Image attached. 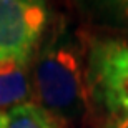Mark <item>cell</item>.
Segmentation results:
<instances>
[{
	"label": "cell",
	"instance_id": "1",
	"mask_svg": "<svg viewBox=\"0 0 128 128\" xmlns=\"http://www.w3.org/2000/svg\"><path fill=\"white\" fill-rule=\"evenodd\" d=\"M33 96L60 126H78L92 116L86 88V38L55 18L32 65Z\"/></svg>",
	"mask_w": 128,
	"mask_h": 128
},
{
	"label": "cell",
	"instance_id": "7",
	"mask_svg": "<svg viewBox=\"0 0 128 128\" xmlns=\"http://www.w3.org/2000/svg\"><path fill=\"white\" fill-rule=\"evenodd\" d=\"M95 128H128V116L102 120V122H98Z\"/></svg>",
	"mask_w": 128,
	"mask_h": 128
},
{
	"label": "cell",
	"instance_id": "2",
	"mask_svg": "<svg viewBox=\"0 0 128 128\" xmlns=\"http://www.w3.org/2000/svg\"><path fill=\"white\" fill-rule=\"evenodd\" d=\"M86 88L96 122L128 116V38H86Z\"/></svg>",
	"mask_w": 128,
	"mask_h": 128
},
{
	"label": "cell",
	"instance_id": "3",
	"mask_svg": "<svg viewBox=\"0 0 128 128\" xmlns=\"http://www.w3.org/2000/svg\"><path fill=\"white\" fill-rule=\"evenodd\" d=\"M52 10L38 0H0V62L7 58H35Z\"/></svg>",
	"mask_w": 128,
	"mask_h": 128
},
{
	"label": "cell",
	"instance_id": "8",
	"mask_svg": "<svg viewBox=\"0 0 128 128\" xmlns=\"http://www.w3.org/2000/svg\"><path fill=\"white\" fill-rule=\"evenodd\" d=\"M2 118H4V113L0 112V128H2Z\"/></svg>",
	"mask_w": 128,
	"mask_h": 128
},
{
	"label": "cell",
	"instance_id": "5",
	"mask_svg": "<svg viewBox=\"0 0 128 128\" xmlns=\"http://www.w3.org/2000/svg\"><path fill=\"white\" fill-rule=\"evenodd\" d=\"M2 128H62L50 113L35 102L18 105L4 113Z\"/></svg>",
	"mask_w": 128,
	"mask_h": 128
},
{
	"label": "cell",
	"instance_id": "4",
	"mask_svg": "<svg viewBox=\"0 0 128 128\" xmlns=\"http://www.w3.org/2000/svg\"><path fill=\"white\" fill-rule=\"evenodd\" d=\"M33 58H7L0 62V112L28 103L33 96Z\"/></svg>",
	"mask_w": 128,
	"mask_h": 128
},
{
	"label": "cell",
	"instance_id": "6",
	"mask_svg": "<svg viewBox=\"0 0 128 128\" xmlns=\"http://www.w3.org/2000/svg\"><path fill=\"white\" fill-rule=\"evenodd\" d=\"M83 8L92 22L128 32V2H90Z\"/></svg>",
	"mask_w": 128,
	"mask_h": 128
}]
</instances>
